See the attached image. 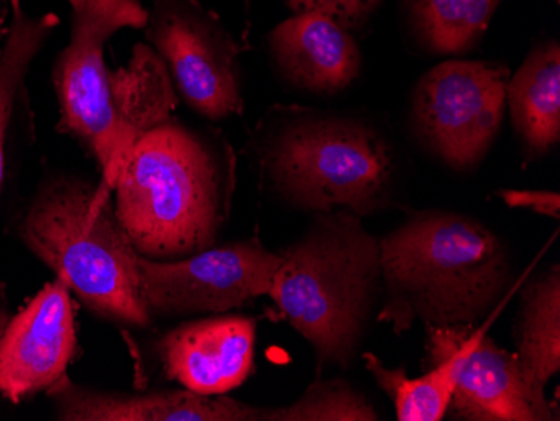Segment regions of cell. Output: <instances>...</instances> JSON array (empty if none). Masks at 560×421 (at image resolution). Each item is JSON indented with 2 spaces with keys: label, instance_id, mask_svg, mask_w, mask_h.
I'll return each instance as SVG.
<instances>
[{
  "label": "cell",
  "instance_id": "cell-19",
  "mask_svg": "<svg viewBox=\"0 0 560 421\" xmlns=\"http://www.w3.org/2000/svg\"><path fill=\"white\" fill-rule=\"evenodd\" d=\"M374 383L395 405L399 421H440L448 413L453 395L452 366L440 361L423 376L411 378L405 366L388 367L376 354H361Z\"/></svg>",
  "mask_w": 560,
  "mask_h": 421
},
{
  "label": "cell",
  "instance_id": "cell-16",
  "mask_svg": "<svg viewBox=\"0 0 560 421\" xmlns=\"http://www.w3.org/2000/svg\"><path fill=\"white\" fill-rule=\"evenodd\" d=\"M515 354L532 391L546 386L560 370V270L553 264L527 282L515 319Z\"/></svg>",
  "mask_w": 560,
  "mask_h": 421
},
{
  "label": "cell",
  "instance_id": "cell-3",
  "mask_svg": "<svg viewBox=\"0 0 560 421\" xmlns=\"http://www.w3.org/2000/svg\"><path fill=\"white\" fill-rule=\"evenodd\" d=\"M260 190L299 212L370 217L393 203L395 159L363 119L298 105L262 116L247 144Z\"/></svg>",
  "mask_w": 560,
  "mask_h": 421
},
{
  "label": "cell",
  "instance_id": "cell-9",
  "mask_svg": "<svg viewBox=\"0 0 560 421\" xmlns=\"http://www.w3.org/2000/svg\"><path fill=\"white\" fill-rule=\"evenodd\" d=\"M505 66L450 59L424 72L413 94V121L428 147L455 169L477 165L502 125Z\"/></svg>",
  "mask_w": 560,
  "mask_h": 421
},
{
  "label": "cell",
  "instance_id": "cell-25",
  "mask_svg": "<svg viewBox=\"0 0 560 421\" xmlns=\"http://www.w3.org/2000/svg\"><path fill=\"white\" fill-rule=\"evenodd\" d=\"M9 0H0V24H4L5 14H8Z\"/></svg>",
  "mask_w": 560,
  "mask_h": 421
},
{
  "label": "cell",
  "instance_id": "cell-6",
  "mask_svg": "<svg viewBox=\"0 0 560 421\" xmlns=\"http://www.w3.org/2000/svg\"><path fill=\"white\" fill-rule=\"evenodd\" d=\"M68 46L52 66L59 103L58 131L78 141L101 172L100 185L113 191L116 175L131 147L113 106L105 52L122 30L143 31L148 9L141 0H68Z\"/></svg>",
  "mask_w": 560,
  "mask_h": 421
},
{
  "label": "cell",
  "instance_id": "cell-8",
  "mask_svg": "<svg viewBox=\"0 0 560 421\" xmlns=\"http://www.w3.org/2000/svg\"><path fill=\"white\" fill-rule=\"evenodd\" d=\"M279 266V254L250 237L182 259L138 256V278L155 319L191 317L241 309L269 294Z\"/></svg>",
  "mask_w": 560,
  "mask_h": 421
},
{
  "label": "cell",
  "instance_id": "cell-20",
  "mask_svg": "<svg viewBox=\"0 0 560 421\" xmlns=\"http://www.w3.org/2000/svg\"><path fill=\"white\" fill-rule=\"evenodd\" d=\"M500 0H413L415 24L440 55H460L478 43Z\"/></svg>",
  "mask_w": 560,
  "mask_h": 421
},
{
  "label": "cell",
  "instance_id": "cell-14",
  "mask_svg": "<svg viewBox=\"0 0 560 421\" xmlns=\"http://www.w3.org/2000/svg\"><path fill=\"white\" fill-rule=\"evenodd\" d=\"M280 77L298 90L335 94L360 77L361 52L346 27L320 14H294L267 37Z\"/></svg>",
  "mask_w": 560,
  "mask_h": 421
},
{
  "label": "cell",
  "instance_id": "cell-10",
  "mask_svg": "<svg viewBox=\"0 0 560 421\" xmlns=\"http://www.w3.org/2000/svg\"><path fill=\"white\" fill-rule=\"evenodd\" d=\"M486 328L427 326L424 353L428 366L448 361L453 395L448 413L465 421H553L547 396L532 391L517 354L503 350Z\"/></svg>",
  "mask_w": 560,
  "mask_h": 421
},
{
  "label": "cell",
  "instance_id": "cell-2",
  "mask_svg": "<svg viewBox=\"0 0 560 421\" xmlns=\"http://www.w3.org/2000/svg\"><path fill=\"white\" fill-rule=\"evenodd\" d=\"M383 300L377 323L395 335L427 326H477L514 281L511 250L480 220L415 210L380 238Z\"/></svg>",
  "mask_w": 560,
  "mask_h": 421
},
{
  "label": "cell",
  "instance_id": "cell-21",
  "mask_svg": "<svg viewBox=\"0 0 560 421\" xmlns=\"http://www.w3.org/2000/svg\"><path fill=\"white\" fill-rule=\"evenodd\" d=\"M363 391L345 378H317L288 407L270 408L267 421H377Z\"/></svg>",
  "mask_w": 560,
  "mask_h": 421
},
{
  "label": "cell",
  "instance_id": "cell-26",
  "mask_svg": "<svg viewBox=\"0 0 560 421\" xmlns=\"http://www.w3.org/2000/svg\"><path fill=\"white\" fill-rule=\"evenodd\" d=\"M0 30H2V24H0Z\"/></svg>",
  "mask_w": 560,
  "mask_h": 421
},
{
  "label": "cell",
  "instance_id": "cell-15",
  "mask_svg": "<svg viewBox=\"0 0 560 421\" xmlns=\"http://www.w3.org/2000/svg\"><path fill=\"white\" fill-rule=\"evenodd\" d=\"M505 103L528 159L546 155L560 140V47L547 43L509 78Z\"/></svg>",
  "mask_w": 560,
  "mask_h": 421
},
{
  "label": "cell",
  "instance_id": "cell-5",
  "mask_svg": "<svg viewBox=\"0 0 560 421\" xmlns=\"http://www.w3.org/2000/svg\"><path fill=\"white\" fill-rule=\"evenodd\" d=\"M22 244L65 279L84 309L121 329L155 325L138 278V256L113 191L78 175L47 178L18 224Z\"/></svg>",
  "mask_w": 560,
  "mask_h": 421
},
{
  "label": "cell",
  "instance_id": "cell-18",
  "mask_svg": "<svg viewBox=\"0 0 560 421\" xmlns=\"http://www.w3.org/2000/svg\"><path fill=\"white\" fill-rule=\"evenodd\" d=\"M9 9L11 26L0 44V194L8 173L9 133L19 96L24 93L34 59L61 24L55 12L33 14L22 0H9Z\"/></svg>",
  "mask_w": 560,
  "mask_h": 421
},
{
  "label": "cell",
  "instance_id": "cell-11",
  "mask_svg": "<svg viewBox=\"0 0 560 421\" xmlns=\"http://www.w3.org/2000/svg\"><path fill=\"white\" fill-rule=\"evenodd\" d=\"M78 351L71 289L61 276L19 311L0 338V395L12 404L47 391Z\"/></svg>",
  "mask_w": 560,
  "mask_h": 421
},
{
  "label": "cell",
  "instance_id": "cell-23",
  "mask_svg": "<svg viewBox=\"0 0 560 421\" xmlns=\"http://www.w3.org/2000/svg\"><path fill=\"white\" fill-rule=\"evenodd\" d=\"M495 195L511 209H527L553 220L560 219V195L557 191L502 188Z\"/></svg>",
  "mask_w": 560,
  "mask_h": 421
},
{
  "label": "cell",
  "instance_id": "cell-17",
  "mask_svg": "<svg viewBox=\"0 0 560 421\" xmlns=\"http://www.w3.org/2000/svg\"><path fill=\"white\" fill-rule=\"evenodd\" d=\"M109 90L130 147L148 131L172 119L178 103L168 69L150 44H138L128 66L109 71Z\"/></svg>",
  "mask_w": 560,
  "mask_h": 421
},
{
  "label": "cell",
  "instance_id": "cell-24",
  "mask_svg": "<svg viewBox=\"0 0 560 421\" xmlns=\"http://www.w3.org/2000/svg\"><path fill=\"white\" fill-rule=\"evenodd\" d=\"M9 320H11V317H9L8 303H5L4 291L0 288V338L4 335Z\"/></svg>",
  "mask_w": 560,
  "mask_h": 421
},
{
  "label": "cell",
  "instance_id": "cell-22",
  "mask_svg": "<svg viewBox=\"0 0 560 421\" xmlns=\"http://www.w3.org/2000/svg\"><path fill=\"white\" fill-rule=\"evenodd\" d=\"M380 2L381 0H285V5L294 14L327 15L349 30L361 24Z\"/></svg>",
  "mask_w": 560,
  "mask_h": 421
},
{
  "label": "cell",
  "instance_id": "cell-13",
  "mask_svg": "<svg viewBox=\"0 0 560 421\" xmlns=\"http://www.w3.org/2000/svg\"><path fill=\"white\" fill-rule=\"evenodd\" d=\"M56 420L62 421H267L270 408L226 395L190 389L116 391L91 388L68 375L47 389Z\"/></svg>",
  "mask_w": 560,
  "mask_h": 421
},
{
  "label": "cell",
  "instance_id": "cell-12",
  "mask_svg": "<svg viewBox=\"0 0 560 421\" xmlns=\"http://www.w3.org/2000/svg\"><path fill=\"white\" fill-rule=\"evenodd\" d=\"M259 317L213 314L182 323L155 341L166 378L200 395H226L256 371Z\"/></svg>",
  "mask_w": 560,
  "mask_h": 421
},
{
  "label": "cell",
  "instance_id": "cell-4",
  "mask_svg": "<svg viewBox=\"0 0 560 421\" xmlns=\"http://www.w3.org/2000/svg\"><path fill=\"white\" fill-rule=\"evenodd\" d=\"M279 256L267 295L280 317L310 342L317 373L349 370L383 300L380 238L348 210L314 213Z\"/></svg>",
  "mask_w": 560,
  "mask_h": 421
},
{
  "label": "cell",
  "instance_id": "cell-1",
  "mask_svg": "<svg viewBox=\"0 0 560 421\" xmlns=\"http://www.w3.org/2000/svg\"><path fill=\"white\" fill-rule=\"evenodd\" d=\"M235 177L237 160L222 135L172 118L131 147L113 203L140 256L182 259L217 244L231 215Z\"/></svg>",
  "mask_w": 560,
  "mask_h": 421
},
{
  "label": "cell",
  "instance_id": "cell-7",
  "mask_svg": "<svg viewBox=\"0 0 560 421\" xmlns=\"http://www.w3.org/2000/svg\"><path fill=\"white\" fill-rule=\"evenodd\" d=\"M144 36L168 69L176 94L209 121L244 113V47L200 0H151Z\"/></svg>",
  "mask_w": 560,
  "mask_h": 421
}]
</instances>
